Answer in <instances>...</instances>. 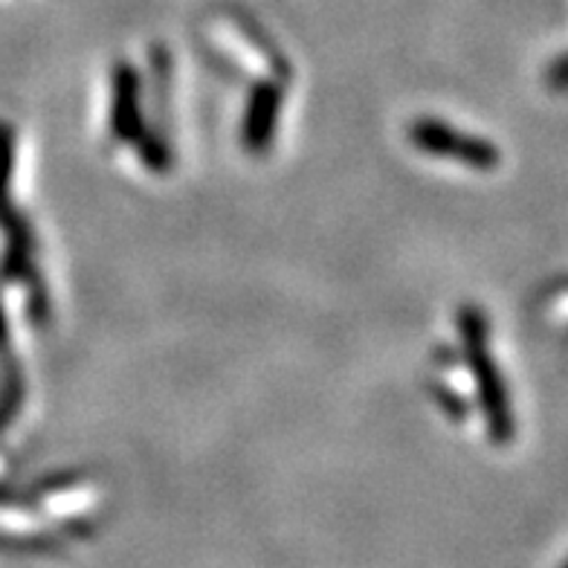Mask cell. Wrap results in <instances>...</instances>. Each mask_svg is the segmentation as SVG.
<instances>
[{"label": "cell", "instance_id": "cell-4", "mask_svg": "<svg viewBox=\"0 0 568 568\" xmlns=\"http://www.w3.org/2000/svg\"><path fill=\"white\" fill-rule=\"evenodd\" d=\"M276 108H278V93L273 88H262L253 99V111H250L247 122V140L253 145H262L264 140H270V128H273V120H276Z\"/></svg>", "mask_w": 568, "mask_h": 568}, {"label": "cell", "instance_id": "cell-3", "mask_svg": "<svg viewBox=\"0 0 568 568\" xmlns=\"http://www.w3.org/2000/svg\"><path fill=\"white\" fill-rule=\"evenodd\" d=\"M116 136L131 140L136 134V79L134 70L122 68L116 75V111H113Z\"/></svg>", "mask_w": 568, "mask_h": 568}, {"label": "cell", "instance_id": "cell-1", "mask_svg": "<svg viewBox=\"0 0 568 568\" xmlns=\"http://www.w3.org/2000/svg\"><path fill=\"white\" fill-rule=\"evenodd\" d=\"M464 339H467V357L473 359V372L481 383V400H485L487 424H490V435L496 442H508L510 438V412L505 392H501V381L496 368L490 366V357L485 352V331H481V316L467 311L462 320Z\"/></svg>", "mask_w": 568, "mask_h": 568}, {"label": "cell", "instance_id": "cell-2", "mask_svg": "<svg viewBox=\"0 0 568 568\" xmlns=\"http://www.w3.org/2000/svg\"><path fill=\"white\" fill-rule=\"evenodd\" d=\"M412 142L418 149L429 151L435 158H453L462 160L467 165H476V169H494L499 154L490 142L485 140H470V136L458 134L453 128L442 125L435 120H420L412 125Z\"/></svg>", "mask_w": 568, "mask_h": 568}, {"label": "cell", "instance_id": "cell-5", "mask_svg": "<svg viewBox=\"0 0 568 568\" xmlns=\"http://www.w3.org/2000/svg\"><path fill=\"white\" fill-rule=\"evenodd\" d=\"M9 165H12V140H9L7 128L0 125V206L7 203Z\"/></svg>", "mask_w": 568, "mask_h": 568}]
</instances>
